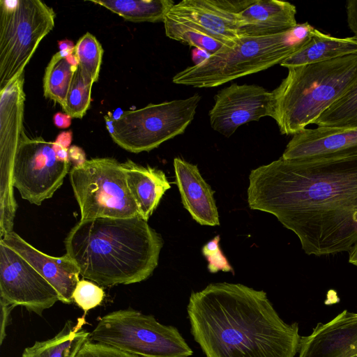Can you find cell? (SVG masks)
Masks as SVG:
<instances>
[{"instance_id":"cell-37","label":"cell","mask_w":357,"mask_h":357,"mask_svg":"<svg viewBox=\"0 0 357 357\" xmlns=\"http://www.w3.org/2000/svg\"><path fill=\"white\" fill-rule=\"evenodd\" d=\"M53 148L55 151L56 155L59 160L66 162H70L68 149L62 147L55 142H53Z\"/></svg>"},{"instance_id":"cell-15","label":"cell","mask_w":357,"mask_h":357,"mask_svg":"<svg viewBox=\"0 0 357 357\" xmlns=\"http://www.w3.org/2000/svg\"><path fill=\"white\" fill-rule=\"evenodd\" d=\"M298 357H357V312L343 310L301 336Z\"/></svg>"},{"instance_id":"cell-32","label":"cell","mask_w":357,"mask_h":357,"mask_svg":"<svg viewBox=\"0 0 357 357\" xmlns=\"http://www.w3.org/2000/svg\"><path fill=\"white\" fill-rule=\"evenodd\" d=\"M1 305V326H0V343L4 340L6 336V328L8 324L10 314L14 307L2 298H0Z\"/></svg>"},{"instance_id":"cell-28","label":"cell","mask_w":357,"mask_h":357,"mask_svg":"<svg viewBox=\"0 0 357 357\" xmlns=\"http://www.w3.org/2000/svg\"><path fill=\"white\" fill-rule=\"evenodd\" d=\"M74 52L82 72L89 75L93 83L96 82L103 55L101 44L93 35L87 32L77 40Z\"/></svg>"},{"instance_id":"cell-8","label":"cell","mask_w":357,"mask_h":357,"mask_svg":"<svg viewBox=\"0 0 357 357\" xmlns=\"http://www.w3.org/2000/svg\"><path fill=\"white\" fill-rule=\"evenodd\" d=\"M201 96L149 104L125 111L118 117L105 116L112 140L123 149L138 153L149 151L181 135L192 121Z\"/></svg>"},{"instance_id":"cell-2","label":"cell","mask_w":357,"mask_h":357,"mask_svg":"<svg viewBox=\"0 0 357 357\" xmlns=\"http://www.w3.org/2000/svg\"><path fill=\"white\" fill-rule=\"evenodd\" d=\"M190 331L206 357H295L301 336L266 293L241 284L213 283L192 292Z\"/></svg>"},{"instance_id":"cell-30","label":"cell","mask_w":357,"mask_h":357,"mask_svg":"<svg viewBox=\"0 0 357 357\" xmlns=\"http://www.w3.org/2000/svg\"><path fill=\"white\" fill-rule=\"evenodd\" d=\"M219 241L220 236H217L202 248L203 255L208 262V268L211 273H216L218 271H232L231 266L220 248Z\"/></svg>"},{"instance_id":"cell-13","label":"cell","mask_w":357,"mask_h":357,"mask_svg":"<svg viewBox=\"0 0 357 357\" xmlns=\"http://www.w3.org/2000/svg\"><path fill=\"white\" fill-rule=\"evenodd\" d=\"M24 74L0 91L1 204L11 206L13 174L16 151L23 133L25 101Z\"/></svg>"},{"instance_id":"cell-16","label":"cell","mask_w":357,"mask_h":357,"mask_svg":"<svg viewBox=\"0 0 357 357\" xmlns=\"http://www.w3.org/2000/svg\"><path fill=\"white\" fill-rule=\"evenodd\" d=\"M357 154V126L305 128L293 135L282 155L286 160Z\"/></svg>"},{"instance_id":"cell-11","label":"cell","mask_w":357,"mask_h":357,"mask_svg":"<svg viewBox=\"0 0 357 357\" xmlns=\"http://www.w3.org/2000/svg\"><path fill=\"white\" fill-rule=\"evenodd\" d=\"M0 298L14 307L22 306L38 315L59 301L52 285L2 241H0Z\"/></svg>"},{"instance_id":"cell-41","label":"cell","mask_w":357,"mask_h":357,"mask_svg":"<svg viewBox=\"0 0 357 357\" xmlns=\"http://www.w3.org/2000/svg\"><path fill=\"white\" fill-rule=\"evenodd\" d=\"M349 253V263L357 267V243Z\"/></svg>"},{"instance_id":"cell-33","label":"cell","mask_w":357,"mask_h":357,"mask_svg":"<svg viewBox=\"0 0 357 357\" xmlns=\"http://www.w3.org/2000/svg\"><path fill=\"white\" fill-rule=\"evenodd\" d=\"M347 23L351 31L357 37V0H349L346 3Z\"/></svg>"},{"instance_id":"cell-7","label":"cell","mask_w":357,"mask_h":357,"mask_svg":"<svg viewBox=\"0 0 357 357\" xmlns=\"http://www.w3.org/2000/svg\"><path fill=\"white\" fill-rule=\"evenodd\" d=\"M56 13L40 0L0 1V91L24 74Z\"/></svg>"},{"instance_id":"cell-24","label":"cell","mask_w":357,"mask_h":357,"mask_svg":"<svg viewBox=\"0 0 357 357\" xmlns=\"http://www.w3.org/2000/svg\"><path fill=\"white\" fill-rule=\"evenodd\" d=\"M70 53L58 52L47 64L43 77V94L55 103L64 106L75 72L66 57Z\"/></svg>"},{"instance_id":"cell-4","label":"cell","mask_w":357,"mask_h":357,"mask_svg":"<svg viewBox=\"0 0 357 357\" xmlns=\"http://www.w3.org/2000/svg\"><path fill=\"white\" fill-rule=\"evenodd\" d=\"M357 84V54L288 68L273 91V116L282 135L314 122Z\"/></svg>"},{"instance_id":"cell-22","label":"cell","mask_w":357,"mask_h":357,"mask_svg":"<svg viewBox=\"0 0 357 357\" xmlns=\"http://www.w3.org/2000/svg\"><path fill=\"white\" fill-rule=\"evenodd\" d=\"M84 318L76 323L68 321L54 337L37 341L26 347L22 357H76L84 344L89 341L90 333L83 326Z\"/></svg>"},{"instance_id":"cell-31","label":"cell","mask_w":357,"mask_h":357,"mask_svg":"<svg viewBox=\"0 0 357 357\" xmlns=\"http://www.w3.org/2000/svg\"><path fill=\"white\" fill-rule=\"evenodd\" d=\"M76 357H139L114 347L94 342L90 340L87 341L79 351Z\"/></svg>"},{"instance_id":"cell-29","label":"cell","mask_w":357,"mask_h":357,"mask_svg":"<svg viewBox=\"0 0 357 357\" xmlns=\"http://www.w3.org/2000/svg\"><path fill=\"white\" fill-rule=\"evenodd\" d=\"M104 297L102 287L84 279L79 280L73 294V302L85 313L100 305Z\"/></svg>"},{"instance_id":"cell-27","label":"cell","mask_w":357,"mask_h":357,"mask_svg":"<svg viewBox=\"0 0 357 357\" xmlns=\"http://www.w3.org/2000/svg\"><path fill=\"white\" fill-rule=\"evenodd\" d=\"M91 78L78 66L75 72L63 111L72 118L82 119L86 113L91 96Z\"/></svg>"},{"instance_id":"cell-19","label":"cell","mask_w":357,"mask_h":357,"mask_svg":"<svg viewBox=\"0 0 357 357\" xmlns=\"http://www.w3.org/2000/svg\"><path fill=\"white\" fill-rule=\"evenodd\" d=\"M296 6L280 0H255L237 15L239 37L268 36L294 29Z\"/></svg>"},{"instance_id":"cell-40","label":"cell","mask_w":357,"mask_h":357,"mask_svg":"<svg viewBox=\"0 0 357 357\" xmlns=\"http://www.w3.org/2000/svg\"><path fill=\"white\" fill-rule=\"evenodd\" d=\"M66 60L68 61V63L70 64L72 67V70L75 72L79 66V61L75 55V52L69 54L66 57Z\"/></svg>"},{"instance_id":"cell-10","label":"cell","mask_w":357,"mask_h":357,"mask_svg":"<svg viewBox=\"0 0 357 357\" xmlns=\"http://www.w3.org/2000/svg\"><path fill=\"white\" fill-rule=\"evenodd\" d=\"M70 166L57 158L53 142L29 138L23 132L15 158L13 186L22 199L40 205L61 186Z\"/></svg>"},{"instance_id":"cell-18","label":"cell","mask_w":357,"mask_h":357,"mask_svg":"<svg viewBox=\"0 0 357 357\" xmlns=\"http://www.w3.org/2000/svg\"><path fill=\"white\" fill-rule=\"evenodd\" d=\"M174 168L182 204L194 220L202 225H219L214 191L204 181L197 166L175 158Z\"/></svg>"},{"instance_id":"cell-26","label":"cell","mask_w":357,"mask_h":357,"mask_svg":"<svg viewBox=\"0 0 357 357\" xmlns=\"http://www.w3.org/2000/svg\"><path fill=\"white\" fill-rule=\"evenodd\" d=\"M313 124L326 128L357 126V84L325 111Z\"/></svg>"},{"instance_id":"cell-9","label":"cell","mask_w":357,"mask_h":357,"mask_svg":"<svg viewBox=\"0 0 357 357\" xmlns=\"http://www.w3.org/2000/svg\"><path fill=\"white\" fill-rule=\"evenodd\" d=\"M70 181L80 209V220L139 215L123 165L115 158H91L73 166Z\"/></svg>"},{"instance_id":"cell-36","label":"cell","mask_w":357,"mask_h":357,"mask_svg":"<svg viewBox=\"0 0 357 357\" xmlns=\"http://www.w3.org/2000/svg\"><path fill=\"white\" fill-rule=\"evenodd\" d=\"M73 139V132L71 130L60 132L55 139V142L62 147L69 149Z\"/></svg>"},{"instance_id":"cell-12","label":"cell","mask_w":357,"mask_h":357,"mask_svg":"<svg viewBox=\"0 0 357 357\" xmlns=\"http://www.w3.org/2000/svg\"><path fill=\"white\" fill-rule=\"evenodd\" d=\"M212 128L229 137L242 125L273 116V97L256 84H237L219 91L209 112Z\"/></svg>"},{"instance_id":"cell-21","label":"cell","mask_w":357,"mask_h":357,"mask_svg":"<svg viewBox=\"0 0 357 357\" xmlns=\"http://www.w3.org/2000/svg\"><path fill=\"white\" fill-rule=\"evenodd\" d=\"M356 54V36L337 38L315 29L310 39L280 66L288 69Z\"/></svg>"},{"instance_id":"cell-6","label":"cell","mask_w":357,"mask_h":357,"mask_svg":"<svg viewBox=\"0 0 357 357\" xmlns=\"http://www.w3.org/2000/svg\"><path fill=\"white\" fill-rule=\"evenodd\" d=\"M89 339L139 357H189L193 354L176 327L133 309L102 317Z\"/></svg>"},{"instance_id":"cell-23","label":"cell","mask_w":357,"mask_h":357,"mask_svg":"<svg viewBox=\"0 0 357 357\" xmlns=\"http://www.w3.org/2000/svg\"><path fill=\"white\" fill-rule=\"evenodd\" d=\"M126 20L133 22H156L165 17L175 4L172 0H90Z\"/></svg>"},{"instance_id":"cell-35","label":"cell","mask_w":357,"mask_h":357,"mask_svg":"<svg viewBox=\"0 0 357 357\" xmlns=\"http://www.w3.org/2000/svg\"><path fill=\"white\" fill-rule=\"evenodd\" d=\"M70 117L67 114L62 112H57L53 116L54 124L58 128H67L71 124Z\"/></svg>"},{"instance_id":"cell-14","label":"cell","mask_w":357,"mask_h":357,"mask_svg":"<svg viewBox=\"0 0 357 357\" xmlns=\"http://www.w3.org/2000/svg\"><path fill=\"white\" fill-rule=\"evenodd\" d=\"M255 0H183L168 13L231 45L239 37L237 15Z\"/></svg>"},{"instance_id":"cell-38","label":"cell","mask_w":357,"mask_h":357,"mask_svg":"<svg viewBox=\"0 0 357 357\" xmlns=\"http://www.w3.org/2000/svg\"><path fill=\"white\" fill-rule=\"evenodd\" d=\"M210 55L205 51L195 48L192 51V59L195 64L197 65L206 60Z\"/></svg>"},{"instance_id":"cell-34","label":"cell","mask_w":357,"mask_h":357,"mask_svg":"<svg viewBox=\"0 0 357 357\" xmlns=\"http://www.w3.org/2000/svg\"><path fill=\"white\" fill-rule=\"evenodd\" d=\"M69 157L73 166H79L84 164L86 159L84 150L75 145L71 146L68 149Z\"/></svg>"},{"instance_id":"cell-1","label":"cell","mask_w":357,"mask_h":357,"mask_svg":"<svg viewBox=\"0 0 357 357\" xmlns=\"http://www.w3.org/2000/svg\"><path fill=\"white\" fill-rule=\"evenodd\" d=\"M248 202L293 231L307 255L349 252L357 243V154L260 166L250 174Z\"/></svg>"},{"instance_id":"cell-17","label":"cell","mask_w":357,"mask_h":357,"mask_svg":"<svg viewBox=\"0 0 357 357\" xmlns=\"http://www.w3.org/2000/svg\"><path fill=\"white\" fill-rule=\"evenodd\" d=\"M1 241L16 251L52 285L58 293L59 301L66 304L73 302V294L79 281L80 272L66 254L61 257L50 256L13 231Z\"/></svg>"},{"instance_id":"cell-20","label":"cell","mask_w":357,"mask_h":357,"mask_svg":"<svg viewBox=\"0 0 357 357\" xmlns=\"http://www.w3.org/2000/svg\"><path fill=\"white\" fill-rule=\"evenodd\" d=\"M122 165L128 186L137 204L139 215L148 220L171 185L160 169L142 166L130 159Z\"/></svg>"},{"instance_id":"cell-5","label":"cell","mask_w":357,"mask_h":357,"mask_svg":"<svg viewBox=\"0 0 357 357\" xmlns=\"http://www.w3.org/2000/svg\"><path fill=\"white\" fill-rule=\"evenodd\" d=\"M315 28L309 23L276 35L241 37L231 45H225L197 65L176 74L174 84L197 88L215 87L230 81L280 64L301 49Z\"/></svg>"},{"instance_id":"cell-3","label":"cell","mask_w":357,"mask_h":357,"mask_svg":"<svg viewBox=\"0 0 357 357\" xmlns=\"http://www.w3.org/2000/svg\"><path fill=\"white\" fill-rule=\"evenodd\" d=\"M64 244L80 275L109 287L147 279L158 265L163 243L147 220L137 215L80 220Z\"/></svg>"},{"instance_id":"cell-25","label":"cell","mask_w":357,"mask_h":357,"mask_svg":"<svg viewBox=\"0 0 357 357\" xmlns=\"http://www.w3.org/2000/svg\"><path fill=\"white\" fill-rule=\"evenodd\" d=\"M163 23L168 38L204 50L209 55L226 45L169 13L165 17Z\"/></svg>"},{"instance_id":"cell-39","label":"cell","mask_w":357,"mask_h":357,"mask_svg":"<svg viewBox=\"0 0 357 357\" xmlns=\"http://www.w3.org/2000/svg\"><path fill=\"white\" fill-rule=\"evenodd\" d=\"M58 46L60 52L72 53L74 52L75 45L70 40H63L58 42Z\"/></svg>"}]
</instances>
